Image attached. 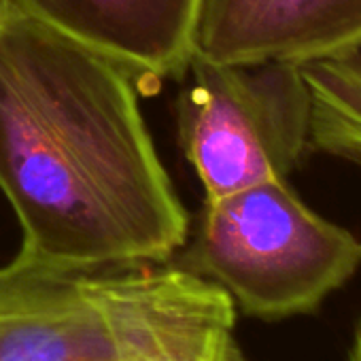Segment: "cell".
<instances>
[{
    "instance_id": "cell-5",
    "label": "cell",
    "mask_w": 361,
    "mask_h": 361,
    "mask_svg": "<svg viewBox=\"0 0 361 361\" xmlns=\"http://www.w3.org/2000/svg\"><path fill=\"white\" fill-rule=\"evenodd\" d=\"M138 79L185 77L204 0H0Z\"/></svg>"
},
{
    "instance_id": "cell-6",
    "label": "cell",
    "mask_w": 361,
    "mask_h": 361,
    "mask_svg": "<svg viewBox=\"0 0 361 361\" xmlns=\"http://www.w3.org/2000/svg\"><path fill=\"white\" fill-rule=\"evenodd\" d=\"M361 45V0H204L196 54L221 64H310Z\"/></svg>"
},
{
    "instance_id": "cell-1",
    "label": "cell",
    "mask_w": 361,
    "mask_h": 361,
    "mask_svg": "<svg viewBox=\"0 0 361 361\" xmlns=\"http://www.w3.org/2000/svg\"><path fill=\"white\" fill-rule=\"evenodd\" d=\"M0 192L20 255L62 268L170 262L190 238L136 79L0 5Z\"/></svg>"
},
{
    "instance_id": "cell-2",
    "label": "cell",
    "mask_w": 361,
    "mask_h": 361,
    "mask_svg": "<svg viewBox=\"0 0 361 361\" xmlns=\"http://www.w3.org/2000/svg\"><path fill=\"white\" fill-rule=\"evenodd\" d=\"M170 262L219 285L247 317L314 312L361 266V240L274 178L204 200L198 228Z\"/></svg>"
},
{
    "instance_id": "cell-3",
    "label": "cell",
    "mask_w": 361,
    "mask_h": 361,
    "mask_svg": "<svg viewBox=\"0 0 361 361\" xmlns=\"http://www.w3.org/2000/svg\"><path fill=\"white\" fill-rule=\"evenodd\" d=\"M176 102L178 142L207 198L287 178L310 142V92L300 64H221L194 51Z\"/></svg>"
},
{
    "instance_id": "cell-9",
    "label": "cell",
    "mask_w": 361,
    "mask_h": 361,
    "mask_svg": "<svg viewBox=\"0 0 361 361\" xmlns=\"http://www.w3.org/2000/svg\"><path fill=\"white\" fill-rule=\"evenodd\" d=\"M348 361H361V323L355 329V338H353V346L348 350Z\"/></svg>"
},
{
    "instance_id": "cell-8",
    "label": "cell",
    "mask_w": 361,
    "mask_h": 361,
    "mask_svg": "<svg viewBox=\"0 0 361 361\" xmlns=\"http://www.w3.org/2000/svg\"><path fill=\"white\" fill-rule=\"evenodd\" d=\"M300 68L312 104L308 151L361 166V45Z\"/></svg>"
},
{
    "instance_id": "cell-4",
    "label": "cell",
    "mask_w": 361,
    "mask_h": 361,
    "mask_svg": "<svg viewBox=\"0 0 361 361\" xmlns=\"http://www.w3.org/2000/svg\"><path fill=\"white\" fill-rule=\"evenodd\" d=\"M113 361H226L236 306L215 283L174 262L87 270Z\"/></svg>"
},
{
    "instance_id": "cell-7",
    "label": "cell",
    "mask_w": 361,
    "mask_h": 361,
    "mask_svg": "<svg viewBox=\"0 0 361 361\" xmlns=\"http://www.w3.org/2000/svg\"><path fill=\"white\" fill-rule=\"evenodd\" d=\"M87 270L20 253L0 266V361H113Z\"/></svg>"
},
{
    "instance_id": "cell-10",
    "label": "cell",
    "mask_w": 361,
    "mask_h": 361,
    "mask_svg": "<svg viewBox=\"0 0 361 361\" xmlns=\"http://www.w3.org/2000/svg\"><path fill=\"white\" fill-rule=\"evenodd\" d=\"M226 361H249V359L243 355V350L238 348V344H234V346L230 348V353H228Z\"/></svg>"
}]
</instances>
